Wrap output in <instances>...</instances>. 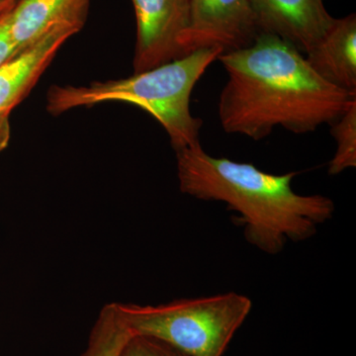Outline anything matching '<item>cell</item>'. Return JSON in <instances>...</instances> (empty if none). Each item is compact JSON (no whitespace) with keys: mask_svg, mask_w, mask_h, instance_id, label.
Returning <instances> with one entry per match:
<instances>
[{"mask_svg":"<svg viewBox=\"0 0 356 356\" xmlns=\"http://www.w3.org/2000/svg\"><path fill=\"white\" fill-rule=\"evenodd\" d=\"M228 81L218 105L225 132L259 140L276 127L294 134L332 125L356 98L318 76L289 42L261 34L247 48L221 54Z\"/></svg>","mask_w":356,"mask_h":356,"instance_id":"6da1fadb","label":"cell"},{"mask_svg":"<svg viewBox=\"0 0 356 356\" xmlns=\"http://www.w3.org/2000/svg\"><path fill=\"white\" fill-rule=\"evenodd\" d=\"M177 153L180 191L192 197L226 203L238 213L245 240L268 254L288 242H302L332 219L334 203L323 195H301L292 188L296 172H262L252 163L215 158L200 144Z\"/></svg>","mask_w":356,"mask_h":356,"instance_id":"7a4b0ae2","label":"cell"},{"mask_svg":"<svg viewBox=\"0 0 356 356\" xmlns=\"http://www.w3.org/2000/svg\"><path fill=\"white\" fill-rule=\"evenodd\" d=\"M221 54V49H201L125 79L81 86H53L47 95V110L58 116L100 103H128L149 112L161 123L175 151L195 146L200 144L203 122L191 114L192 90Z\"/></svg>","mask_w":356,"mask_h":356,"instance_id":"3957f363","label":"cell"},{"mask_svg":"<svg viewBox=\"0 0 356 356\" xmlns=\"http://www.w3.org/2000/svg\"><path fill=\"white\" fill-rule=\"evenodd\" d=\"M238 293L175 300L158 306H105L130 337H154L188 356H222L252 310Z\"/></svg>","mask_w":356,"mask_h":356,"instance_id":"277c9868","label":"cell"},{"mask_svg":"<svg viewBox=\"0 0 356 356\" xmlns=\"http://www.w3.org/2000/svg\"><path fill=\"white\" fill-rule=\"evenodd\" d=\"M259 35L248 0H189L179 46L184 56L211 48L226 54L247 48Z\"/></svg>","mask_w":356,"mask_h":356,"instance_id":"5b68a950","label":"cell"},{"mask_svg":"<svg viewBox=\"0 0 356 356\" xmlns=\"http://www.w3.org/2000/svg\"><path fill=\"white\" fill-rule=\"evenodd\" d=\"M137 23L134 70L154 69L184 57L179 39L186 29L189 0H132Z\"/></svg>","mask_w":356,"mask_h":356,"instance_id":"8992f818","label":"cell"},{"mask_svg":"<svg viewBox=\"0 0 356 356\" xmlns=\"http://www.w3.org/2000/svg\"><path fill=\"white\" fill-rule=\"evenodd\" d=\"M261 34L285 40L302 54L324 36L336 18L324 0H248Z\"/></svg>","mask_w":356,"mask_h":356,"instance_id":"52a82bcc","label":"cell"},{"mask_svg":"<svg viewBox=\"0 0 356 356\" xmlns=\"http://www.w3.org/2000/svg\"><path fill=\"white\" fill-rule=\"evenodd\" d=\"M79 30L58 26L0 65V112L11 111L29 95L56 54Z\"/></svg>","mask_w":356,"mask_h":356,"instance_id":"ba28073f","label":"cell"},{"mask_svg":"<svg viewBox=\"0 0 356 356\" xmlns=\"http://www.w3.org/2000/svg\"><path fill=\"white\" fill-rule=\"evenodd\" d=\"M89 6L90 0H18L2 15L20 50L58 26H72L81 31Z\"/></svg>","mask_w":356,"mask_h":356,"instance_id":"9c48e42d","label":"cell"},{"mask_svg":"<svg viewBox=\"0 0 356 356\" xmlns=\"http://www.w3.org/2000/svg\"><path fill=\"white\" fill-rule=\"evenodd\" d=\"M314 72L337 88L356 93V15L334 19L324 36L307 51Z\"/></svg>","mask_w":356,"mask_h":356,"instance_id":"30bf717a","label":"cell"},{"mask_svg":"<svg viewBox=\"0 0 356 356\" xmlns=\"http://www.w3.org/2000/svg\"><path fill=\"white\" fill-rule=\"evenodd\" d=\"M331 126L337 151L330 161L329 173L337 175L356 166V98Z\"/></svg>","mask_w":356,"mask_h":356,"instance_id":"8fae6325","label":"cell"},{"mask_svg":"<svg viewBox=\"0 0 356 356\" xmlns=\"http://www.w3.org/2000/svg\"><path fill=\"white\" fill-rule=\"evenodd\" d=\"M117 356H188L170 344L144 336H134L126 341Z\"/></svg>","mask_w":356,"mask_h":356,"instance_id":"7c38bea8","label":"cell"},{"mask_svg":"<svg viewBox=\"0 0 356 356\" xmlns=\"http://www.w3.org/2000/svg\"><path fill=\"white\" fill-rule=\"evenodd\" d=\"M120 348L96 334H90L88 348L81 356H117Z\"/></svg>","mask_w":356,"mask_h":356,"instance_id":"4fadbf2b","label":"cell"},{"mask_svg":"<svg viewBox=\"0 0 356 356\" xmlns=\"http://www.w3.org/2000/svg\"><path fill=\"white\" fill-rule=\"evenodd\" d=\"M17 51V47L9 34L4 16L0 15V65L13 57Z\"/></svg>","mask_w":356,"mask_h":356,"instance_id":"5bb4252c","label":"cell"},{"mask_svg":"<svg viewBox=\"0 0 356 356\" xmlns=\"http://www.w3.org/2000/svg\"><path fill=\"white\" fill-rule=\"evenodd\" d=\"M10 113L0 112V153L8 146L11 137Z\"/></svg>","mask_w":356,"mask_h":356,"instance_id":"9a60e30c","label":"cell"},{"mask_svg":"<svg viewBox=\"0 0 356 356\" xmlns=\"http://www.w3.org/2000/svg\"><path fill=\"white\" fill-rule=\"evenodd\" d=\"M18 0H0V15L6 13Z\"/></svg>","mask_w":356,"mask_h":356,"instance_id":"2e32d148","label":"cell"}]
</instances>
